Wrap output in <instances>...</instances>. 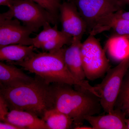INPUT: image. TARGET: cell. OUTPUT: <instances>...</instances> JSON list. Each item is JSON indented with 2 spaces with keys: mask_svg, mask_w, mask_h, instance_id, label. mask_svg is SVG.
<instances>
[{
  "mask_svg": "<svg viewBox=\"0 0 129 129\" xmlns=\"http://www.w3.org/2000/svg\"><path fill=\"white\" fill-rule=\"evenodd\" d=\"M82 38L73 37L72 43L65 48L64 61L73 75L79 80H84L86 78L83 68L81 48Z\"/></svg>",
  "mask_w": 129,
  "mask_h": 129,
  "instance_id": "12",
  "label": "cell"
},
{
  "mask_svg": "<svg viewBox=\"0 0 129 129\" xmlns=\"http://www.w3.org/2000/svg\"><path fill=\"white\" fill-rule=\"evenodd\" d=\"M120 1L125 5H129V0H120Z\"/></svg>",
  "mask_w": 129,
  "mask_h": 129,
  "instance_id": "27",
  "label": "cell"
},
{
  "mask_svg": "<svg viewBox=\"0 0 129 129\" xmlns=\"http://www.w3.org/2000/svg\"><path fill=\"white\" fill-rule=\"evenodd\" d=\"M42 119L49 129H68L74 127L72 118L56 109H50L46 111Z\"/></svg>",
  "mask_w": 129,
  "mask_h": 129,
  "instance_id": "16",
  "label": "cell"
},
{
  "mask_svg": "<svg viewBox=\"0 0 129 129\" xmlns=\"http://www.w3.org/2000/svg\"><path fill=\"white\" fill-rule=\"evenodd\" d=\"M104 48L111 60L120 62L129 55V39L113 35L107 40Z\"/></svg>",
  "mask_w": 129,
  "mask_h": 129,
  "instance_id": "14",
  "label": "cell"
},
{
  "mask_svg": "<svg viewBox=\"0 0 129 129\" xmlns=\"http://www.w3.org/2000/svg\"><path fill=\"white\" fill-rule=\"evenodd\" d=\"M43 27V30L39 34L35 37L30 38V45L35 48H39L42 44L60 37L65 33L62 30H58L57 24L52 27L50 23H47Z\"/></svg>",
  "mask_w": 129,
  "mask_h": 129,
  "instance_id": "17",
  "label": "cell"
},
{
  "mask_svg": "<svg viewBox=\"0 0 129 129\" xmlns=\"http://www.w3.org/2000/svg\"><path fill=\"white\" fill-rule=\"evenodd\" d=\"M116 108L119 109L129 116V70L125 75L120 92L116 101Z\"/></svg>",
  "mask_w": 129,
  "mask_h": 129,
  "instance_id": "18",
  "label": "cell"
},
{
  "mask_svg": "<svg viewBox=\"0 0 129 129\" xmlns=\"http://www.w3.org/2000/svg\"><path fill=\"white\" fill-rule=\"evenodd\" d=\"M115 17L129 20V11H125L123 10H120L114 13Z\"/></svg>",
  "mask_w": 129,
  "mask_h": 129,
  "instance_id": "22",
  "label": "cell"
},
{
  "mask_svg": "<svg viewBox=\"0 0 129 129\" xmlns=\"http://www.w3.org/2000/svg\"><path fill=\"white\" fill-rule=\"evenodd\" d=\"M73 37L64 33L60 37L42 44L39 48L45 52H52L63 48L65 45H70Z\"/></svg>",
  "mask_w": 129,
  "mask_h": 129,
  "instance_id": "19",
  "label": "cell"
},
{
  "mask_svg": "<svg viewBox=\"0 0 129 129\" xmlns=\"http://www.w3.org/2000/svg\"><path fill=\"white\" fill-rule=\"evenodd\" d=\"M0 93L9 110L27 111L42 118L46 111L54 108L53 85L37 76L14 86L0 85Z\"/></svg>",
  "mask_w": 129,
  "mask_h": 129,
  "instance_id": "2",
  "label": "cell"
},
{
  "mask_svg": "<svg viewBox=\"0 0 129 129\" xmlns=\"http://www.w3.org/2000/svg\"><path fill=\"white\" fill-rule=\"evenodd\" d=\"M7 19L5 13H1L0 12V25L2 24Z\"/></svg>",
  "mask_w": 129,
  "mask_h": 129,
  "instance_id": "25",
  "label": "cell"
},
{
  "mask_svg": "<svg viewBox=\"0 0 129 129\" xmlns=\"http://www.w3.org/2000/svg\"><path fill=\"white\" fill-rule=\"evenodd\" d=\"M0 129H18L17 127L0 120Z\"/></svg>",
  "mask_w": 129,
  "mask_h": 129,
  "instance_id": "23",
  "label": "cell"
},
{
  "mask_svg": "<svg viewBox=\"0 0 129 129\" xmlns=\"http://www.w3.org/2000/svg\"><path fill=\"white\" fill-rule=\"evenodd\" d=\"M13 0H0V6H6L9 7Z\"/></svg>",
  "mask_w": 129,
  "mask_h": 129,
  "instance_id": "24",
  "label": "cell"
},
{
  "mask_svg": "<svg viewBox=\"0 0 129 129\" xmlns=\"http://www.w3.org/2000/svg\"><path fill=\"white\" fill-rule=\"evenodd\" d=\"M3 122L17 127L18 129H49L42 119L27 111L9 110Z\"/></svg>",
  "mask_w": 129,
  "mask_h": 129,
  "instance_id": "10",
  "label": "cell"
},
{
  "mask_svg": "<svg viewBox=\"0 0 129 129\" xmlns=\"http://www.w3.org/2000/svg\"><path fill=\"white\" fill-rule=\"evenodd\" d=\"M41 6L58 21L59 7L62 0H32Z\"/></svg>",
  "mask_w": 129,
  "mask_h": 129,
  "instance_id": "20",
  "label": "cell"
},
{
  "mask_svg": "<svg viewBox=\"0 0 129 129\" xmlns=\"http://www.w3.org/2000/svg\"><path fill=\"white\" fill-rule=\"evenodd\" d=\"M64 50L65 48L63 47L52 52L35 53L22 61L8 63L22 67L48 84H65L79 86L100 97L95 86L90 85L87 81L77 79L71 73L64 61Z\"/></svg>",
  "mask_w": 129,
  "mask_h": 129,
  "instance_id": "1",
  "label": "cell"
},
{
  "mask_svg": "<svg viewBox=\"0 0 129 129\" xmlns=\"http://www.w3.org/2000/svg\"><path fill=\"white\" fill-rule=\"evenodd\" d=\"M124 36H125V37H127V38L129 39V35H128Z\"/></svg>",
  "mask_w": 129,
  "mask_h": 129,
  "instance_id": "29",
  "label": "cell"
},
{
  "mask_svg": "<svg viewBox=\"0 0 129 129\" xmlns=\"http://www.w3.org/2000/svg\"><path fill=\"white\" fill-rule=\"evenodd\" d=\"M32 30L16 19H7L0 25V47L11 45H30Z\"/></svg>",
  "mask_w": 129,
  "mask_h": 129,
  "instance_id": "9",
  "label": "cell"
},
{
  "mask_svg": "<svg viewBox=\"0 0 129 129\" xmlns=\"http://www.w3.org/2000/svg\"><path fill=\"white\" fill-rule=\"evenodd\" d=\"M54 84V108L72 119L74 129L82 125L86 116L101 112L100 99L92 92L79 86L75 90L69 85Z\"/></svg>",
  "mask_w": 129,
  "mask_h": 129,
  "instance_id": "3",
  "label": "cell"
},
{
  "mask_svg": "<svg viewBox=\"0 0 129 129\" xmlns=\"http://www.w3.org/2000/svg\"><path fill=\"white\" fill-rule=\"evenodd\" d=\"M33 46L16 44L0 47V61L19 62L26 60L35 53Z\"/></svg>",
  "mask_w": 129,
  "mask_h": 129,
  "instance_id": "15",
  "label": "cell"
},
{
  "mask_svg": "<svg viewBox=\"0 0 129 129\" xmlns=\"http://www.w3.org/2000/svg\"><path fill=\"white\" fill-rule=\"evenodd\" d=\"M74 4L82 17L89 34L100 19L123 10L125 5L120 0H68Z\"/></svg>",
  "mask_w": 129,
  "mask_h": 129,
  "instance_id": "7",
  "label": "cell"
},
{
  "mask_svg": "<svg viewBox=\"0 0 129 129\" xmlns=\"http://www.w3.org/2000/svg\"><path fill=\"white\" fill-rule=\"evenodd\" d=\"M9 109L3 97L0 93V120L3 122L5 117L9 111Z\"/></svg>",
  "mask_w": 129,
  "mask_h": 129,
  "instance_id": "21",
  "label": "cell"
},
{
  "mask_svg": "<svg viewBox=\"0 0 129 129\" xmlns=\"http://www.w3.org/2000/svg\"><path fill=\"white\" fill-rule=\"evenodd\" d=\"M74 129H92V127H88V126H83V125H80V126H78V127H76Z\"/></svg>",
  "mask_w": 129,
  "mask_h": 129,
  "instance_id": "26",
  "label": "cell"
},
{
  "mask_svg": "<svg viewBox=\"0 0 129 129\" xmlns=\"http://www.w3.org/2000/svg\"><path fill=\"white\" fill-rule=\"evenodd\" d=\"M129 69V55L116 67L109 70L101 83L94 86L100 95L102 108L106 112H111L114 109L124 78Z\"/></svg>",
  "mask_w": 129,
  "mask_h": 129,
  "instance_id": "6",
  "label": "cell"
},
{
  "mask_svg": "<svg viewBox=\"0 0 129 129\" xmlns=\"http://www.w3.org/2000/svg\"><path fill=\"white\" fill-rule=\"evenodd\" d=\"M106 115H89L85 117L93 129H127L126 114L116 108Z\"/></svg>",
  "mask_w": 129,
  "mask_h": 129,
  "instance_id": "11",
  "label": "cell"
},
{
  "mask_svg": "<svg viewBox=\"0 0 129 129\" xmlns=\"http://www.w3.org/2000/svg\"><path fill=\"white\" fill-rule=\"evenodd\" d=\"M14 64L0 61V85L13 86L30 82L34 79Z\"/></svg>",
  "mask_w": 129,
  "mask_h": 129,
  "instance_id": "13",
  "label": "cell"
},
{
  "mask_svg": "<svg viewBox=\"0 0 129 129\" xmlns=\"http://www.w3.org/2000/svg\"><path fill=\"white\" fill-rule=\"evenodd\" d=\"M126 126H127V129H129V117L127 119H126Z\"/></svg>",
  "mask_w": 129,
  "mask_h": 129,
  "instance_id": "28",
  "label": "cell"
},
{
  "mask_svg": "<svg viewBox=\"0 0 129 129\" xmlns=\"http://www.w3.org/2000/svg\"><path fill=\"white\" fill-rule=\"evenodd\" d=\"M83 68L86 78L94 80L102 77L111 68L106 51L94 36H89L81 48Z\"/></svg>",
  "mask_w": 129,
  "mask_h": 129,
  "instance_id": "5",
  "label": "cell"
},
{
  "mask_svg": "<svg viewBox=\"0 0 129 129\" xmlns=\"http://www.w3.org/2000/svg\"><path fill=\"white\" fill-rule=\"evenodd\" d=\"M5 12L7 19H17L33 32L45 24L55 25L58 21L44 8L32 0H13Z\"/></svg>",
  "mask_w": 129,
  "mask_h": 129,
  "instance_id": "4",
  "label": "cell"
},
{
  "mask_svg": "<svg viewBox=\"0 0 129 129\" xmlns=\"http://www.w3.org/2000/svg\"><path fill=\"white\" fill-rule=\"evenodd\" d=\"M59 19L62 30L73 37L82 38L87 32V27L78 9L68 1L62 3L59 7Z\"/></svg>",
  "mask_w": 129,
  "mask_h": 129,
  "instance_id": "8",
  "label": "cell"
}]
</instances>
